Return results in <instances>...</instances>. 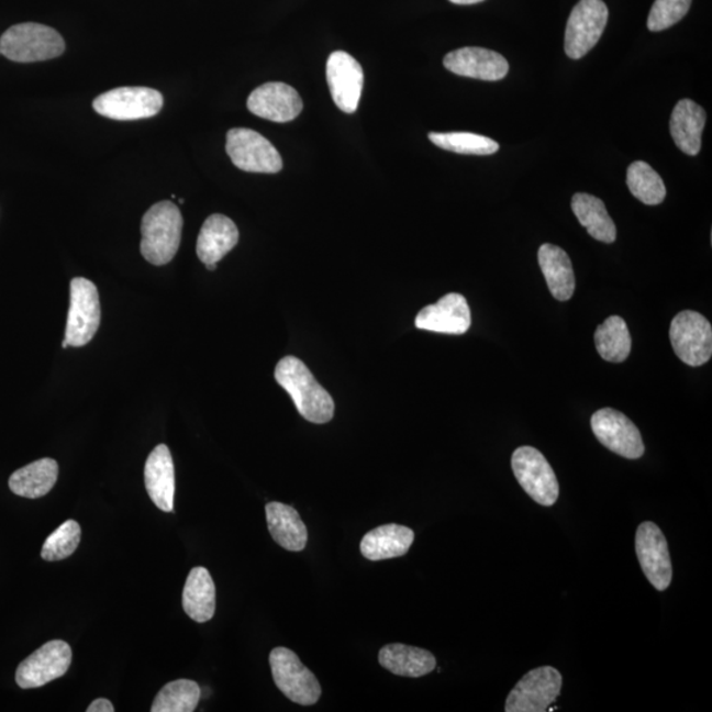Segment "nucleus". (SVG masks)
<instances>
[{"mask_svg":"<svg viewBox=\"0 0 712 712\" xmlns=\"http://www.w3.org/2000/svg\"><path fill=\"white\" fill-rule=\"evenodd\" d=\"M201 689L190 679H177L158 691L152 712H193L200 702Z\"/></svg>","mask_w":712,"mask_h":712,"instance_id":"obj_30","label":"nucleus"},{"mask_svg":"<svg viewBox=\"0 0 712 712\" xmlns=\"http://www.w3.org/2000/svg\"><path fill=\"white\" fill-rule=\"evenodd\" d=\"M58 479L55 459L43 458L19 468L9 480L10 490L18 497L37 499L45 497Z\"/></svg>","mask_w":712,"mask_h":712,"instance_id":"obj_27","label":"nucleus"},{"mask_svg":"<svg viewBox=\"0 0 712 712\" xmlns=\"http://www.w3.org/2000/svg\"><path fill=\"white\" fill-rule=\"evenodd\" d=\"M626 185L633 197L649 207L664 202L666 188L661 176L648 163H632L626 170Z\"/></svg>","mask_w":712,"mask_h":712,"instance_id":"obj_31","label":"nucleus"},{"mask_svg":"<svg viewBox=\"0 0 712 712\" xmlns=\"http://www.w3.org/2000/svg\"><path fill=\"white\" fill-rule=\"evenodd\" d=\"M247 108L254 115L275 123H288L301 114L302 99L292 86L268 82L251 92Z\"/></svg>","mask_w":712,"mask_h":712,"instance_id":"obj_16","label":"nucleus"},{"mask_svg":"<svg viewBox=\"0 0 712 712\" xmlns=\"http://www.w3.org/2000/svg\"><path fill=\"white\" fill-rule=\"evenodd\" d=\"M444 65L454 75L481 81H500L510 71V64L504 56L479 46H466L447 53Z\"/></svg>","mask_w":712,"mask_h":712,"instance_id":"obj_17","label":"nucleus"},{"mask_svg":"<svg viewBox=\"0 0 712 712\" xmlns=\"http://www.w3.org/2000/svg\"><path fill=\"white\" fill-rule=\"evenodd\" d=\"M270 670L277 688L294 703L312 705L319 702L321 685L294 652L275 648L269 655Z\"/></svg>","mask_w":712,"mask_h":712,"instance_id":"obj_5","label":"nucleus"},{"mask_svg":"<svg viewBox=\"0 0 712 712\" xmlns=\"http://www.w3.org/2000/svg\"><path fill=\"white\" fill-rule=\"evenodd\" d=\"M593 340L599 355L607 361L622 363L631 354L632 338L622 316H609L599 325Z\"/></svg>","mask_w":712,"mask_h":712,"instance_id":"obj_29","label":"nucleus"},{"mask_svg":"<svg viewBox=\"0 0 712 712\" xmlns=\"http://www.w3.org/2000/svg\"><path fill=\"white\" fill-rule=\"evenodd\" d=\"M429 138L437 147L459 155L488 156L500 148L492 138L471 132H431Z\"/></svg>","mask_w":712,"mask_h":712,"instance_id":"obj_32","label":"nucleus"},{"mask_svg":"<svg viewBox=\"0 0 712 712\" xmlns=\"http://www.w3.org/2000/svg\"><path fill=\"white\" fill-rule=\"evenodd\" d=\"M0 51L15 63H38L65 52V42L56 30L37 23L12 25L0 37Z\"/></svg>","mask_w":712,"mask_h":712,"instance_id":"obj_3","label":"nucleus"},{"mask_svg":"<svg viewBox=\"0 0 712 712\" xmlns=\"http://www.w3.org/2000/svg\"><path fill=\"white\" fill-rule=\"evenodd\" d=\"M415 327L427 332L460 335L471 326V310L464 296L448 293L415 316Z\"/></svg>","mask_w":712,"mask_h":712,"instance_id":"obj_18","label":"nucleus"},{"mask_svg":"<svg viewBox=\"0 0 712 712\" xmlns=\"http://www.w3.org/2000/svg\"><path fill=\"white\" fill-rule=\"evenodd\" d=\"M538 264L554 299L569 301L576 290V276L566 251L545 243L538 249Z\"/></svg>","mask_w":712,"mask_h":712,"instance_id":"obj_22","label":"nucleus"},{"mask_svg":"<svg viewBox=\"0 0 712 712\" xmlns=\"http://www.w3.org/2000/svg\"><path fill=\"white\" fill-rule=\"evenodd\" d=\"M512 470L521 487L536 503L556 504L559 485L544 454L532 446H521L512 455Z\"/></svg>","mask_w":712,"mask_h":712,"instance_id":"obj_6","label":"nucleus"},{"mask_svg":"<svg viewBox=\"0 0 712 712\" xmlns=\"http://www.w3.org/2000/svg\"><path fill=\"white\" fill-rule=\"evenodd\" d=\"M563 676L552 666H541L520 679L505 701L507 712H544L559 697Z\"/></svg>","mask_w":712,"mask_h":712,"instance_id":"obj_10","label":"nucleus"},{"mask_svg":"<svg viewBox=\"0 0 712 712\" xmlns=\"http://www.w3.org/2000/svg\"><path fill=\"white\" fill-rule=\"evenodd\" d=\"M450 2L454 4L468 5L483 2V0H450Z\"/></svg>","mask_w":712,"mask_h":712,"instance_id":"obj_36","label":"nucleus"},{"mask_svg":"<svg viewBox=\"0 0 712 712\" xmlns=\"http://www.w3.org/2000/svg\"><path fill=\"white\" fill-rule=\"evenodd\" d=\"M670 342L676 355L690 367L703 366L712 355L711 323L692 310H683L671 321Z\"/></svg>","mask_w":712,"mask_h":712,"instance_id":"obj_7","label":"nucleus"},{"mask_svg":"<svg viewBox=\"0 0 712 712\" xmlns=\"http://www.w3.org/2000/svg\"><path fill=\"white\" fill-rule=\"evenodd\" d=\"M326 78L336 108L346 114L358 110L365 84L361 65L348 53L336 51L327 58Z\"/></svg>","mask_w":712,"mask_h":712,"instance_id":"obj_15","label":"nucleus"},{"mask_svg":"<svg viewBox=\"0 0 712 712\" xmlns=\"http://www.w3.org/2000/svg\"><path fill=\"white\" fill-rule=\"evenodd\" d=\"M240 242V231L229 216L213 214L202 224L197 255L204 266H216Z\"/></svg>","mask_w":712,"mask_h":712,"instance_id":"obj_20","label":"nucleus"},{"mask_svg":"<svg viewBox=\"0 0 712 712\" xmlns=\"http://www.w3.org/2000/svg\"><path fill=\"white\" fill-rule=\"evenodd\" d=\"M81 543V526L75 520L65 521L45 539L42 557L45 560H62L71 556Z\"/></svg>","mask_w":712,"mask_h":712,"instance_id":"obj_33","label":"nucleus"},{"mask_svg":"<svg viewBox=\"0 0 712 712\" xmlns=\"http://www.w3.org/2000/svg\"><path fill=\"white\" fill-rule=\"evenodd\" d=\"M591 429L609 450L626 459L642 458L645 446L637 426L622 412L612 408L599 409L592 414Z\"/></svg>","mask_w":712,"mask_h":712,"instance_id":"obj_12","label":"nucleus"},{"mask_svg":"<svg viewBox=\"0 0 712 712\" xmlns=\"http://www.w3.org/2000/svg\"><path fill=\"white\" fill-rule=\"evenodd\" d=\"M182 607L197 623H207L215 613V585L209 570L194 567L189 572L182 592Z\"/></svg>","mask_w":712,"mask_h":712,"instance_id":"obj_26","label":"nucleus"},{"mask_svg":"<svg viewBox=\"0 0 712 712\" xmlns=\"http://www.w3.org/2000/svg\"><path fill=\"white\" fill-rule=\"evenodd\" d=\"M691 0H655L648 16V30L659 32L670 29L689 12Z\"/></svg>","mask_w":712,"mask_h":712,"instance_id":"obj_34","label":"nucleus"},{"mask_svg":"<svg viewBox=\"0 0 712 712\" xmlns=\"http://www.w3.org/2000/svg\"><path fill=\"white\" fill-rule=\"evenodd\" d=\"M0 55H2V51H0Z\"/></svg>","mask_w":712,"mask_h":712,"instance_id":"obj_38","label":"nucleus"},{"mask_svg":"<svg viewBox=\"0 0 712 712\" xmlns=\"http://www.w3.org/2000/svg\"><path fill=\"white\" fill-rule=\"evenodd\" d=\"M71 648L63 639H53L33 652L19 665L16 683L22 689H36L62 678L69 670Z\"/></svg>","mask_w":712,"mask_h":712,"instance_id":"obj_13","label":"nucleus"},{"mask_svg":"<svg viewBox=\"0 0 712 712\" xmlns=\"http://www.w3.org/2000/svg\"><path fill=\"white\" fill-rule=\"evenodd\" d=\"M609 22V9L603 0H580L567 20L565 52L572 59L589 53L602 37Z\"/></svg>","mask_w":712,"mask_h":712,"instance_id":"obj_8","label":"nucleus"},{"mask_svg":"<svg viewBox=\"0 0 712 712\" xmlns=\"http://www.w3.org/2000/svg\"><path fill=\"white\" fill-rule=\"evenodd\" d=\"M145 488L154 504L164 512L175 508V465L167 445H158L151 452L144 468Z\"/></svg>","mask_w":712,"mask_h":712,"instance_id":"obj_19","label":"nucleus"},{"mask_svg":"<svg viewBox=\"0 0 712 712\" xmlns=\"http://www.w3.org/2000/svg\"><path fill=\"white\" fill-rule=\"evenodd\" d=\"M275 379L292 398L297 411L314 424H326L334 418L332 396L315 380L314 375L296 356H286L277 363Z\"/></svg>","mask_w":712,"mask_h":712,"instance_id":"obj_1","label":"nucleus"},{"mask_svg":"<svg viewBox=\"0 0 712 712\" xmlns=\"http://www.w3.org/2000/svg\"><path fill=\"white\" fill-rule=\"evenodd\" d=\"M266 514L270 536L277 544L289 552L305 549L307 526L293 507L272 501L266 505Z\"/></svg>","mask_w":712,"mask_h":712,"instance_id":"obj_24","label":"nucleus"},{"mask_svg":"<svg viewBox=\"0 0 712 712\" xmlns=\"http://www.w3.org/2000/svg\"><path fill=\"white\" fill-rule=\"evenodd\" d=\"M636 554L652 586L658 591L668 589L672 578L668 541L655 523L646 521L637 527Z\"/></svg>","mask_w":712,"mask_h":712,"instance_id":"obj_14","label":"nucleus"},{"mask_svg":"<svg viewBox=\"0 0 712 712\" xmlns=\"http://www.w3.org/2000/svg\"><path fill=\"white\" fill-rule=\"evenodd\" d=\"M163 104L162 92L155 89L118 88L97 97L92 108L99 115L124 122L155 116Z\"/></svg>","mask_w":712,"mask_h":712,"instance_id":"obj_11","label":"nucleus"},{"mask_svg":"<svg viewBox=\"0 0 712 712\" xmlns=\"http://www.w3.org/2000/svg\"><path fill=\"white\" fill-rule=\"evenodd\" d=\"M86 711H88V712H114L115 709H114V705H112V703L109 701V699L99 698V699H96V701L92 702L89 705L88 710H86Z\"/></svg>","mask_w":712,"mask_h":712,"instance_id":"obj_35","label":"nucleus"},{"mask_svg":"<svg viewBox=\"0 0 712 712\" xmlns=\"http://www.w3.org/2000/svg\"><path fill=\"white\" fill-rule=\"evenodd\" d=\"M207 268H208L209 270H215V269H216V266H208Z\"/></svg>","mask_w":712,"mask_h":712,"instance_id":"obj_37","label":"nucleus"},{"mask_svg":"<svg viewBox=\"0 0 712 712\" xmlns=\"http://www.w3.org/2000/svg\"><path fill=\"white\" fill-rule=\"evenodd\" d=\"M101 323V302L96 283L76 277L70 282V308L63 347H84L94 338Z\"/></svg>","mask_w":712,"mask_h":712,"instance_id":"obj_4","label":"nucleus"},{"mask_svg":"<svg viewBox=\"0 0 712 712\" xmlns=\"http://www.w3.org/2000/svg\"><path fill=\"white\" fill-rule=\"evenodd\" d=\"M382 668L396 676L420 678L435 669V657L431 652L404 644H388L379 653Z\"/></svg>","mask_w":712,"mask_h":712,"instance_id":"obj_25","label":"nucleus"},{"mask_svg":"<svg viewBox=\"0 0 712 712\" xmlns=\"http://www.w3.org/2000/svg\"><path fill=\"white\" fill-rule=\"evenodd\" d=\"M227 155L236 168L251 174H277L282 169V158L259 132L233 129L227 132Z\"/></svg>","mask_w":712,"mask_h":712,"instance_id":"obj_9","label":"nucleus"},{"mask_svg":"<svg viewBox=\"0 0 712 712\" xmlns=\"http://www.w3.org/2000/svg\"><path fill=\"white\" fill-rule=\"evenodd\" d=\"M414 541L411 527L388 524L375 527L363 537L360 552L369 560L405 556Z\"/></svg>","mask_w":712,"mask_h":712,"instance_id":"obj_23","label":"nucleus"},{"mask_svg":"<svg viewBox=\"0 0 712 712\" xmlns=\"http://www.w3.org/2000/svg\"><path fill=\"white\" fill-rule=\"evenodd\" d=\"M183 220L174 202L162 201L152 207L142 220L141 253L154 266H165L180 248Z\"/></svg>","mask_w":712,"mask_h":712,"instance_id":"obj_2","label":"nucleus"},{"mask_svg":"<svg viewBox=\"0 0 712 712\" xmlns=\"http://www.w3.org/2000/svg\"><path fill=\"white\" fill-rule=\"evenodd\" d=\"M705 111L691 99L676 104L670 118V134L677 147L689 156H697L702 148Z\"/></svg>","mask_w":712,"mask_h":712,"instance_id":"obj_21","label":"nucleus"},{"mask_svg":"<svg viewBox=\"0 0 712 712\" xmlns=\"http://www.w3.org/2000/svg\"><path fill=\"white\" fill-rule=\"evenodd\" d=\"M572 213L587 233L593 240L603 243H613L616 241V226L613 223L605 204L599 198L586 193H577L571 200Z\"/></svg>","mask_w":712,"mask_h":712,"instance_id":"obj_28","label":"nucleus"}]
</instances>
